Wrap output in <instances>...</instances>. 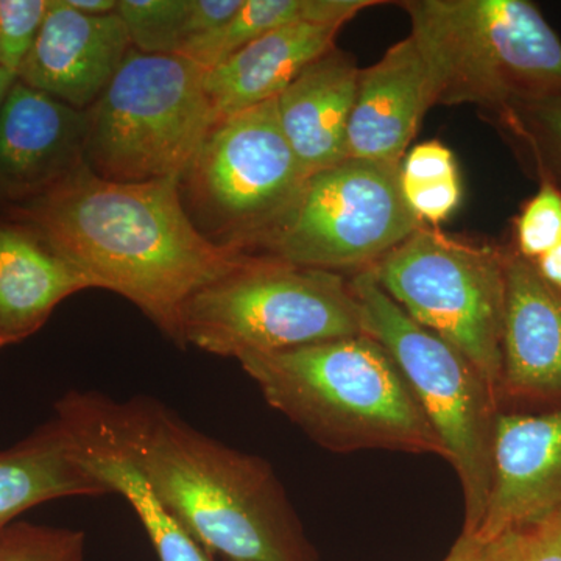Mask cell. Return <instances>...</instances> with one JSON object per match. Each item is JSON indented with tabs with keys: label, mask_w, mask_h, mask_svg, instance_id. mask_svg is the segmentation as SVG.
Segmentation results:
<instances>
[{
	"label": "cell",
	"mask_w": 561,
	"mask_h": 561,
	"mask_svg": "<svg viewBox=\"0 0 561 561\" xmlns=\"http://www.w3.org/2000/svg\"><path fill=\"white\" fill-rule=\"evenodd\" d=\"M7 219L35 232L91 289L127 298L179 346L187 301L251 257L202 234L179 176L116 183L84 162L38 197L10 205Z\"/></svg>",
	"instance_id": "6da1fadb"
},
{
	"label": "cell",
	"mask_w": 561,
	"mask_h": 561,
	"mask_svg": "<svg viewBox=\"0 0 561 561\" xmlns=\"http://www.w3.org/2000/svg\"><path fill=\"white\" fill-rule=\"evenodd\" d=\"M158 500L217 561H319L271 463L195 430L151 398L110 400Z\"/></svg>",
	"instance_id": "7a4b0ae2"
},
{
	"label": "cell",
	"mask_w": 561,
	"mask_h": 561,
	"mask_svg": "<svg viewBox=\"0 0 561 561\" xmlns=\"http://www.w3.org/2000/svg\"><path fill=\"white\" fill-rule=\"evenodd\" d=\"M264 400L332 453H448L397 362L368 334L238 360Z\"/></svg>",
	"instance_id": "3957f363"
},
{
	"label": "cell",
	"mask_w": 561,
	"mask_h": 561,
	"mask_svg": "<svg viewBox=\"0 0 561 561\" xmlns=\"http://www.w3.org/2000/svg\"><path fill=\"white\" fill-rule=\"evenodd\" d=\"M435 105H474L486 121L561 98V39L529 0H402Z\"/></svg>",
	"instance_id": "277c9868"
},
{
	"label": "cell",
	"mask_w": 561,
	"mask_h": 561,
	"mask_svg": "<svg viewBox=\"0 0 561 561\" xmlns=\"http://www.w3.org/2000/svg\"><path fill=\"white\" fill-rule=\"evenodd\" d=\"M359 334L348 276L265 256L197 291L183 312L184 346L236 360Z\"/></svg>",
	"instance_id": "5b68a950"
},
{
	"label": "cell",
	"mask_w": 561,
	"mask_h": 561,
	"mask_svg": "<svg viewBox=\"0 0 561 561\" xmlns=\"http://www.w3.org/2000/svg\"><path fill=\"white\" fill-rule=\"evenodd\" d=\"M208 70L179 55L128 51L99 101L84 111V162L116 183L183 175L217 122Z\"/></svg>",
	"instance_id": "8992f818"
},
{
	"label": "cell",
	"mask_w": 561,
	"mask_h": 561,
	"mask_svg": "<svg viewBox=\"0 0 561 561\" xmlns=\"http://www.w3.org/2000/svg\"><path fill=\"white\" fill-rule=\"evenodd\" d=\"M350 279L364 334L389 351L448 453L463 494L461 535L472 537L481 526L493 481L494 430L501 413L496 393L460 351L402 311L370 271Z\"/></svg>",
	"instance_id": "52a82bcc"
},
{
	"label": "cell",
	"mask_w": 561,
	"mask_h": 561,
	"mask_svg": "<svg viewBox=\"0 0 561 561\" xmlns=\"http://www.w3.org/2000/svg\"><path fill=\"white\" fill-rule=\"evenodd\" d=\"M368 271L412 320L460 351L497 397L505 245L467 241L424 225Z\"/></svg>",
	"instance_id": "ba28073f"
},
{
	"label": "cell",
	"mask_w": 561,
	"mask_h": 561,
	"mask_svg": "<svg viewBox=\"0 0 561 561\" xmlns=\"http://www.w3.org/2000/svg\"><path fill=\"white\" fill-rule=\"evenodd\" d=\"M401 164L339 162L306 179L289 208L250 251L320 271H368L424 227L401 191Z\"/></svg>",
	"instance_id": "9c48e42d"
},
{
	"label": "cell",
	"mask_w": 561,
	"mask_h": 561,
	"mask_svg": "<svg viewBox=\"0 0 561 561\" xmlns=\"http://www.w3.org/2000/svg\"><path fill=\"white\" fill-rule=\"evenodd\" d=\"M306 179L273 99L217 121L181 175L180 191L202 234L250 254Z\"/></svg>",
	"instance_id": "30bf717a"
},
{
	"label": "cell",
	"mask_w": 561,
	"mask_h": 561,
	"mask_svg": "<svg viewBox=\"0 0 561 561\" xmlns=\"http://www.w3.org/2000/svg\"><path fill=\"white\" fill-rule=\"evenodd\" d=\"M501 412L561 409V290L505 243Z\"/></svg>",
	"instance_id": "8fae6325"
},
{
	"label": "cell",
	"mask_w": 561,
	"mask_h": 561,
	"mask_svg": "<svg viewBox=\"0 0 561 561\" xmlns=\"http://www.w3.org/2000/svg\"><path fill=\"white\" fill-rule=\"evenodd\" d=\"M557 512H561V409L501 412L489 502L472 538L491 542Z\"/></svg>",
	"instance_id": "7c38bea8"
},
{
	"label": "cell",
	"mask_w": 561,
	"mask_h": 561,
	"mask_svg": "<svg viewBox=\"0 0 561 561\" xmlns=\"http://www.w3.org/2000/svg\"><path fill=\"white\" fill-rule=\"evenodd\" d=\"M133 49L119 14L88 16L49 0L46 20L18 80L79 111L105 92Z\"/></svg>",
	"instance_id": "4fadbf2b"
},
{
	"label": "cell",
	"mask_w": 561,
	"mask_h": 561,
	"mask_svg": "<svg viewBox=\"0 0 561 561\" xmlns=\"http://www.w3.org/2000/svg\"><path fill=\"white\" fill-rule=\"evenodd\" d=\"M84 111L16 83L0 108V203L31 201L84 164Z\"/></svg>",
	"instance_id": "5bb4252c"
},
{
	"label": "cell",
	"mask_w": 561,
	"mask_h": 561,
	"mask_svg": "<svg viewBox=\"0 0 561 561\" xmlns=\"http://www.w3.org/2000/svg\"><path fill=\"white\" fill-rule=\"evenodd\" d=\"M81 460L110 494L130 504L160 561H217L158 500L125 449L110 413V398L70 391L55 405Z\"/></svg>",
	"instance_id": "9a60e30c"
},
{
	"label": "cell",
	"mask_w": 561,
	"mask_h": 561,
	"mask_svg": "<svg viewBox=\"0 0 561 561\" xmlns=\"http://www.w3.org/2000/svg\"><path fill=\"white\" fill-rule=\"evenodd\" d=\"M434 106L430 73L411 36L360 69L346 133V157L401 164L427 110Z\"/></svg>",
	"instance_id": "2e32d148"
},
{
	"label": "cell",
	"mask_w": 561,
	"mask_h": 561,
	"mask_svg": "<svg viewBox=\"0 0 561 561\" xmlns=\"http://www.w3.org/2000/svg\"><path fill=\"white\" fill-rule=\"evenodd\" d=\"M359 73L353 55L335 46L276 98L280 128L306 175L348 160L346 133Z\"/></svg>",
	"instance_id": "e0dca14e"
},
{
	"label": "cell",
	"mask_w": 561,
	"mask_h": 561,
	"mask_svg": "<svg viewBox=\"0 0 561 561\" xmlns=\"http://www.w3.org/2000/svg\"><path fill=\"white\" fill-rule=\"evenodd\" d=\"M339 25L297 22L267 33L206 72L217 121L273 101L306 66L335 47Z\"/></svg>",
	"instance_id": "ac0fdd59"
},
{
	"label": "cell",
	"mask_w": 561,
	"mask_h": 561,
	"mask_svg": "<svg viewBox=\"0 0 561 561\" xmlns=\"http://www.w3.org/2000/svg\"><path fill=\"white\" fill-rule=\"evenodd\" d=\"M91 289L35 232L0 220V350L38 332L70 295Z\"/></svg>",
	"instance_id": "d6986e66"
},
{
	"label": "cell",
	"mask_w": 561,
	"mask_h": 561,
	"mask_svg": "<svg viewBox=\"0 0 561 561\" xmlns=\"http://www.w3.org/2000/svg\"><path fill=\"white\" fill-rule=\"evenodd\" d=\"M106 494L57 416L0 453V534L44 502Z\"/></svg>",
	"instance_id": "ffe728a7"
},
{
	"label": "cell",
	"mask_w": 561,
	"mask_h": 561,
	"mask_svg": "<svg viewBox=\"0 0 561 561\" xmlns=\"http://www.w3.org/2000/svg\"><path fill=\"white\" fill-rule=\"evenodd\" d=\"M378 0H243L227 24L191 43L179 57L210 70L253 41L297 22L343 27Z\"/></svg>",
	"instance_id": "44dd1931"
},
{
	"label": "cell",
	"mask_w": 561,
	"mask_h": 561,
	"mask_svg": "<svg viewBox=\"0 0 561 561\" xmlns=\"http://www.w3.org/2000/svg\"><path fill=\"white\" fill-rule=\"evenodd\" d=\"M401 191L424 225L438 227L461 201L459 169L453 151L440 140H426L401 162Z\"/></svg>",
	"instance_id": "7402d4cb"
},
{
	"label": "cell",
	"mask_w": 561,
	"mask_h": 561,
	"mask_svg": "<svg viewBox=\"0 0 561 561\" xmlns=\"http://www.w3.org/2000/svg\"><path fill=\"white\" fill-rule=\"evenodd\" d=\"M489 121L535 179L561 187V98L522 103Z\"/></svg>",
	"instance_id": "603a6c76"
},
{
	"label": "cell",
	"mask_w": 561,
	"mask_h": 561,
	"mask_svg": "<svg viewBox=\"0 0 561 561\" xmlns=\"http://www.w3.org/2000/svg\"><path fill=\"white\" fill-rule=\"evenodd\" d=\"M116 13L144 54L180 55L191 43V0H119Z\"/></svg>",
	"instance_id": "cb8c5ba5"
},
{
	"label": "cell",
	"mask_w": 561,
	"mask_h": 561,
	"mask_svg": "<svg viewBox=\"0 0 561 561\" xmlns=\"http://www.w3.org/2000/svg\"><path fill=\"white\" fill-rule=\"evenodd\" d=\"M538 191L523 203L512 221V249L535 262L561 243V187L538 180Z\"/></svg>",
	"instance_id": "d4e9b609"
},
{
	"label": "cell",
	"mask_w": 561,
	"mask_h": 561,
	"mask_svg": "<svg viewBox=\"0 0 561 561\" xmlns=\"http://www.w3.org/2000/svg\"><path fill=\"white\" fill-rule=\"evenodd\" d=\"M0 561H88L87 534L20 519L0 534Z\"/></svg>",
	"instance_id": "484cf974"
},
{
	"label": "cell",
	"mask_w": 561,
	"mask_h": 561,
	"mask_svg": "<svg viewBox=\"0 0 561 561\" xmlns=\"http://www.w3.org/2000/svg\"><path fill=\"white\" fill-rule=\"evenodd\" d=\"M49 0H0V68L20 72L38 38Z\"/></svg>",
	"instance_id": "4316f807"
},
{
	"label": "cell",
	"mask_w": 561,
	"mask_h": 561,
	"mask_svg": "<svg viewBox=\"0 0 561 561\" xmlns=\"http://www.w3.org/2000/svg\"><path fill=\"white\" fill-rule=\"evenodd\" d=\"M490 545L494 561H561V512Z\"/></svg>",
	"instance_id": "83f0119b"
},
{
	"label": "cell",
	"mask_w": 561,
	"mask_h": 561,
	"mask_svg": "<svg viewBox=\"0 0 561 561\" xmlns=\"http://www.w3.org/2000/svg\"><path fill=\"white\" fill-rule=\"evenodd\" d=\"M443 561H493L490 542H482L468 535H460Z\"/></svg>",
	"instance_id": "f1b7e54d"
},
{
	"label": "cell",
	"mask_w": 561,
	"mask_h": 561,
	"mask_svg": "<svg viewBox=\"0 0 561 561\" xmlns=\"http://www.w3.org/2000/svg\"><path fill=\"white\" fill-rule=\"evenodd\" d=\"M534 265L542 279L561 290V243L556 249L542 254L540 260L534 262Z\"/></svg>",
	"instance_id": "f546056e"
},
{
	"label": "cell",
	"mask_w": 561,
	"mask_h": 561,
	"mask_svg": "<svg viewBox=\"0 0 561 561\" xmlns=\"http://www.w3.org/2000/svg\"><path fill=\"white\" fill-rule=\"evenodd\" d=\"M70 9L88 14V16H103L116 13V0H66Z\"/></svg>",
	"instance_id": "4dcf8cb0"
},
{
	"label": "cell",
	"mask_w": 561,
	"mask_h": 561,
	"mask_svg": "<svg viewBox=\"0 0 561 561\" xmlns=\"http://www.w3.org/2000/svg\"><path fill=\"white\" fill-rule=\"evenodd\" d=\"M16 73L10 72V70L0 68V108H2L3 102H5L7 95L13 84L16 83Z\"/></svg>",
	"instance_id": "1f68e13d"
},
{
	"label": "cell",
	"mask_w": 561,
	"mask_h": 561,
	"mask_svg": "<svg viewBox=\"0 0 561 561\" xmlns=\"http://www.w3.org/2000/svg\"><path fill=\"white\" fill-rule=\"evenodd\" d=\"M491 553H493V552H491ZM493 561H494V560H493Z\"/></svg>",
	"instance_id": "d6a6232c"
}]
</instances>
